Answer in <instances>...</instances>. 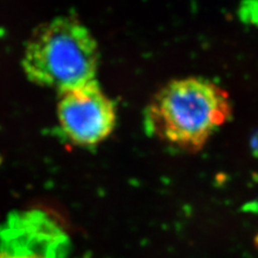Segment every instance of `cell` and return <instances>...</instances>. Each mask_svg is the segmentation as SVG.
<instances>
[{"label": "cell", "mask_w": 258, "mask_h": 258, "mask_svg": "<svg viewBox=\"0 0 258 258\" xmlns=\"http://www.w3.org/2000/svg\"><path fill=\"white\" fill-rule=\"evenodd\" d=\"M229 96L205 78L172 80L153 96L147 126L157 139L186 152H198L231 117Z\"/></svg>", "instance_id": "cell-1"}, {"label": "cell", "mask_w": 258, "mask_h": 258, "mask_svg": "<svg viewBox=\"0 0 258 258\" xmlns=\"http://www.w3.org/2000/svg\"><path fill=\"white\" fill-rule=\"evenodd\" d=\"M99 48L92 32L72 16H57L32 32L22 67L38 86L59 94L95 80Z\"/></svg>", "instance_id": "cell-2"}, {"label": "cell", "mask_w": 258, "mask_h": 258, "mask_svg": "<svg viewBox=\"0 0 258 258\" xmlns=\"http://www.w3.org/2000/svg\"><path fill=\"white\" fill-rule=\"evenodd\" d=\"M57 118L61 132L79 147H95L116 125L114 103L96 80L59 94Z\"/></svg>", "instance_id": "cell-3"}, {"label": "cell", "mask_w": 258, "mask_h": 258, "mask_svg": "<svg viewBox=\"0 0 258 258\" xmlns=\"http://www.w3.org/2000/svg\"><path fill=\"white\" fill-rule=\"evenodd\" d=\"M70 240L41 210L13 211L0 223V258H68Z\"/></svg>", "instance_id": "cell-4"}]
</instances>
